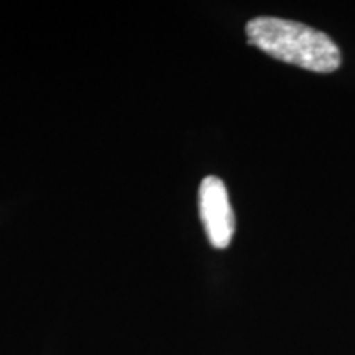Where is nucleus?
<instances>
[{
    "mask_svg": "<svg viewBox=\"0 0 355 355\" xmlns=\"http://www.w3.org/2000/svg\"><path fill=\"white\" fill-rule=\"evenodd\" d=\"M252 46L283 63L313 73H332L340 66V51L327 33L278 17H257L245 26Z\"/></svg>",
    "mask_w": 355,
    "mask_h": 355,
    "instance_id": "nucleus-1",
    "label": "nucleus"
},
{
    "mask_svg": "<svg viewBox=\"0 0 355 355\" xmlns=\"http://www.w3.org/2000/svg\"><path fill=\"white\" fill-rule=\"evenodd\" d=\"M199 214L211 245L225 248L232 242L235 217L227 188L217 176H206L199 186Z\"/></svg>",
    "mask_w": 355,
    "mask_h": 355,
    "instance_id": "nucleus-2",
    "label": "nucleus"
}]
</instances>
